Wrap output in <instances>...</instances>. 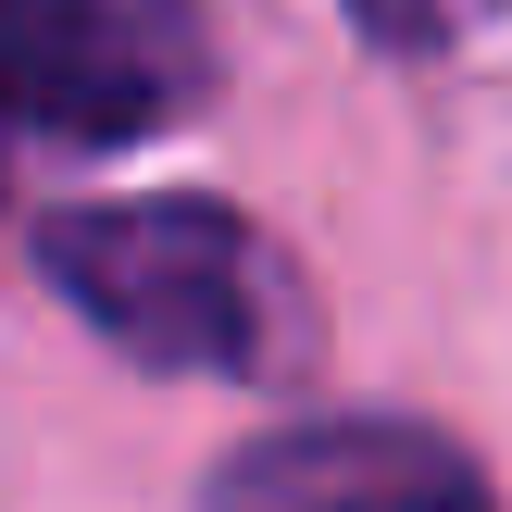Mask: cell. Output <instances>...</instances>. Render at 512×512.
Segmentation results:
<instances>
[{"mask_svg": "<svg viewBox=\"0 0 512 512\" xmlns=\"http://www.w3.org/2000/svg\"><path fill=\"white\" fill-rule=\"evenodd\" d=\"M350 13H363L375 38H400V50H438L450 25H463V0H350Z\"/></svg>", "mask_w": 512, "mask_h": 512, "instance_id": "277c9868", "label": "cell"}, {"mask_svg": "<svg viewBox=\"0 0 512 512\" xmlns=\"http://www.w3.org/2000/svg\"><path fill=\"white\" fill-rule=\"evenodd\" d=\"M50 288L150 375H250L275 338L263 250L213 200H88L38 238Z\"/></svg>", "mask_w": 512, "mask_h": 512, "instance_id": "6da1fadb", "label": "cell"}, {"mask_svg": "<svg viewBox=\"0 0 512 512\" xmlns=\"http://www.w3.org/2000/svg\"><path fill=\"white\" fill-rule=\"evenodd\" d=\"M213 88L188 0H0V125L113 150Z\"/></svg>", "mask_w": 512, "mask_h": 512, "instance_id": "7a4b0ae2", "label": "cell"}, {"mask_svg": "<svg viewBox=\"0 0 512 512\" xmlns=\"http://www.w3.org/2000/svg\"><path fill=\"white\" fill-rule=\"evenodd\" d=\"M213 512H500V500L425 425H288L213 475Z\"/></svg>", "mask_w": 512, "mask_h": 512, "instance_id": "3957f363", "label": "cell"}]
</instances>
